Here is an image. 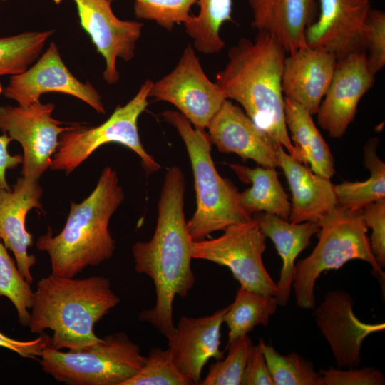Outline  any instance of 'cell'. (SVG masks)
<instances>
[{
  "mask_svg": "<svg viewBox=\"0 0 385 385\" xmlns=\"http://www.w3.org/2000/svg\"><path fill=\"white\" fill-rule=\"evenodd\" d=\"M319 224L317 245L309 255L295 264L292 287L299 308L314 309V286L322 272L337 270L351 260L368 262L384 283L385 274L371 252L362 210L337 205L323 215Z\"/></svg>",
  "mask_w": 385,
  "mask_h": 385,
  "instance_id": "8992f818",
  "label": "cell"
},
{
  "mask_svg": "<svg viewBox=\"0 0 385 385\" xmlns=\"http://www.w3.org/2000/svg\"><path fill=\"white\" fill-rule=\"evenodd\" d=\"M185 178L178 166L170 168L158 202V217L152 238L132 246L135 270L148 276L155 287V306L139 314L167 339L174 333L173 304L185 298L195 282L192 270V240L184 214Z\"/></svg>",
  "mask_w": 385,
  "mask_h": 385,
  "instance_id": "6da1fadb",
  "label": "cell"
},
{
  "mask_svg": "<svg viewBox=\"0 0 385 385\" xmlns=\"http://www.w3.org/2000/svg\"><path fill=\"white\" fill-rule=\"evenodd\" d=\"M199 11L184 24L192 39V46L200 53L211 55L220 52L225 43L220 34L222 26L232 21V0H197Z\"/></svg>",
  "mask_w": 385,
  "mask_h": 385,
  "instance_id": "83f0119b",
  "label": "cell"
},
{
  "mask_svg": "<svg viewBox=\"0 0 385 385\" xmlns=\"http://www.w3.org/2000/svg\"><path fill=\"white\" fill-rule=\"evenodd\" d=\"M152 84L151 81L146 80L135 96L125 105L117 106L102 124L88 128L75 123L71 129L61 133L50 168L68 175L99 147L116 143L134 151L148 173L159 170L160 164L143 148L138 128V118L148 105Z\"/></svg>",
  "mask_w": 385,
  "mask_h": 385,
  "instance_id": "ba28073f",
  "label": "cell"
},
{
  "mask_svg": "<svg viewBox=\"0 0 385 385\" xmlns=\"http://www.w3.org/2000/svg\"><path fill=\"white\" fill-rule=\"evenodd\" d=\"M223 231L217 238L193 242L192 258L225 266L241 287L275 296L277 284L262 260L266 236L255 220L233 225Z\"/></svg>",
  "mask_w": 385,
  "mask_h": 385,
  "instance_id": "9c48e42d",
  "label": "cell"
},
{
  "mask_svg": "<svg viewBox=\"0 0 385 385\" xmlns=\"http://www.w3.org/2000/svg\"><path fill=\"white\" fill-rule=\"evenodd\" d=\"M124 197L116 172L106 167L91 195L80 203L71 202L63 230L53 236L48 228L37 240V249L50 257L51 274L74 277L112 257L115 245L108 224Z\"/></svg>",
  "mask_w": 385,
  "mask_h": 385,
  "instance_id": "277c9868",
  "label": "cell"
},
{
  "mask_svg": "<svg viewBox=\"0 0 385 385\" xmlns=\"http://www.w3.org/2000/svg\"><path fill=\"white\" fill-rule=\"evenodd\" d=\"M354 303L345 291H330L315 311L317 327L327 341L339 369L358 366L364 340L385 329L384 322L368 324L357 318Z\"/></svg>",
  "mask_w": 385,
  "mask_h": 385,
  "instance_id": "9a60e30c",
  "label": "cell"
},
{
  "mask_svg": "<svg viewBox=\"0 0 385 385\" xmlns=\"http://www.w3.org/2000/svg\"><path fill=\"white\" fill-rule=\"evenodd\" d=\"M260 229L270 238L282 260L275 297L278 305L285 306L290 297L295 270V260L320 230L319 222L292 223L277 215L263 212L252 214Z\"/></svg>",
  "mask_w": 385,
  "mask_h": 385,
  "instance_id": "603a6c76",
  "label": "cell"
},
{
  "mask_svg": "<svg viewBox=\"0 0 385 385\" xmlns=\"http://www.w3.org/2000/svg\"><path fill=\"white\" fill-rule=\"evenodd\" d=\"M73 1L82 28L104 58V81L108 84L116 83L120 78L117 60L129 61L134 57L143 24L118 19L112 10L110 0Z\"/></svg>",
  "mask_w": 385,
  "mask_h": 385,
  "instance_id": "4fadbf2b",
  "label": "cell"
},
{
  "mask_svg": "<svg viewBox=\"0 0 385 385\" xmlns=\"http://www.w3.org/2000/svg\"><path fill=\"white\" fill-rule=\"evenodd\" d=\"M110 1L112 2V1H114V0H110Z\"/></svg>",
  "mask_w": 385,
  "mask_h": 385,
  "instance_id": "60d3db41",
  "label": "cell"
},
{
  "mask_svg": "<svg viewBox=\"0 0 385 385\" xmlns=\"http://www.w3.org/2000/svg\"><path fill=\"white\" fill-rule=\"evenodd\" d=\"M192 379L183 374L175 366L169 350L153 348L146 361L134 376L123 385H189Z\"/></svg>",
  "mask_w": 385,
  "mask_h": 385,
  "instance_id": "d6a6232c",
  "label": "cell"
},
{
  "mask_svg": "<svg viewBox=\"0 0 385 385\" xmlns=\"http://www.w3.org/2000/svg\"><path fill=\"white\" fill-rule=\"evenodd\" d=\"M254 344L247 334L235 340L225 349V359L211 364L202 385H242L244 373Z\"/></svg>",
  "mask_w": 385,
  "mask_h": 385,
  "instance_id": "1f68e13d",
  "label": "cell"
},
{
  "mask_svg": "<svg viewBox=\"0 0 385 385\" xmlns=\"http://www.w3.org/2000/svg\"><path fill=\"white\" fill-rule=\"evenodd\" d=\"M322 385H384L382 373L373 367L348 368L346 370L329 367L319 371Z\"/></svg>",
  "mask_w": 385,
  "mask_h": 385,
  "instance_id": "d590c367",
  "label": "cell"
},
{
  "mask_svg": "<svg viewBox=\"0 0 385 385\" xmlns=\"http://www.w3.org/2000/svg\"><path fill=\"white\" fill-rule=\"evenodd\" d=\"M229 306L198 318L182 316L173 334L168 339L173 362L194 384L201 382L203 367L210 358L223 359L220 351V329Z\"/></svg>",
  "mask_w": 385,
  "mask_h": 385,
  "instance_id": "ac0fdd59",
  "label": "cell"
},
{
  "mask_svg": "<svg viewBox=\"0 0 385 385\" xmlns=\"http://www.w3.org/2000/svg\"><path fill=\"white\" fill-rule=\"evenodd\" d=\"M242 385H274L260 343L254 345Z\"/></svg>",
  "mask_w": 385,
  "mask_h": 385,
  "instance_id": "74e56055",
  "label": "cell"
},
{
  "mask_svg": "<svg viewBox=\"0 0 385 385\" xmlns=\"http://www.w3.org/2000/svg\"><path fill=\"white\" fill-rule=\"evenodd\" d=\"M277 301L274 296L240 287L233 303L224 316L228 328L225 348L238 338L247 334L258 325L267 326L275 312Z\"/></svg>",
  "mask_w": 385,
  "mask_h": 385,
  "instance_id": "484cf974",
  "label": "cell"
},
{
  "mask_svg": "<svg viewBox=\"0 0 385 385\" xmlns=\"http://www.w3.org/2000/svg\"><path fill=\"white\" fill-rule=\"evenodd\" d=\"M274 385H322L312 362L297 353L282 355L260 338L259 342Z\"/></svg>",
  "mask_w": 385,
  "mask_h": 385,
  "instance_id": "f546056e",
  "label": "cell"
},
{
  "mask_svg": "<svg viewBox=\"0 0 385 385\" xmlns=\"http://www.w3.org/2000/svg\"><path fill=\"white\" fill-rule=\"evenodd\" d=\"M161 115L178 131L191 163L197 207L186 222L192 240L200 241L213 232L252 220V215L240 204L235 185L218 173L207 133L195 128L179 111L166 110Z\"/></svg>",
  "mask_w": 385,
  "mask_h": 385,
  "instance_id": "5b68a950",
  "label": "cell"
},
{
  "mask_svg": "<svg viewBox=\"0 0 385 385\" xmlns=\"http://www.w3.org/2000/svg\"><path fill=\"white\" fill-rule=\"evenodd\" d=\"M371 1L317 0L319 14L305 31L306 44L329 51L337 61L364 51L362 30Z\"/></svg>",
  "mask_w": 385,
  "mask_h": 385,
  "instance_id": "2e32d148",
  "label": "cell"
},
{
  "mask_svg": "<svg viewBox=\"0 0 385 385\" xmlns=\"http://www.w3.org/2000/svg\"><path fill=\"white\" fill-rule=\"evenodd\" d=\"M42 194L38 180L23 176L17 179L12 189L0 190V238L13 252L21 274L31 284L34 277L30 270L36 263V257L28 253L34 239L26 229V217L33 208L42 209Z\"/></svg>",
  "mask_w": 385,
  "mask_h": 385,
  "instance_id": "d6986e66",
  "label": "cell"
},
{
  "mask_svg": "<svg viewBox=\"0 0 385 385\" xmlns=\"http://www.w3.org/2000/svg\"><path fill=\"white\" fill-rule=\"evenodd\" d=\"M53 30L26 31L0 37V76L26 71L41 55Z\"/></svg>",
  "mask_w": 385,
  "mask_h": 385,
  "instance_id": "f1b7e54d",
  "label": "cell"
},
{
  "mask_svg": "<svg viewBox=\"0 0 385 385\" xmlns=\"http://www.w3.org/2000/svg\"><path fill=\"white\" fill-rule=\"evenodd\" d=\"M377 138H371L364 148V165L370 176L364 181H344L334 185L337 205L362 210L366 206L385 199V164L376 153Z\"/></svg>",
  "mask_w": 385,
  "mask_h": 385,
  "instance_id": "4316f807",
  "label": "cell"
},
{
  "mask_svg": "<svg viewBox=\"0 0 385 385\" xmlns=\"http://www.w3.org/2000/svg\"><path fill=\"white\" fill-rule=\"evenodd\" d=\"M48 92L74 96L97 113H106L99 93L90 82L83 83L71 73L54 42H51L33 66L11 76L4 94L19 106H28L40 101V96Z\"/></svg>",
  "mask_w": 385,
  "mask_h": 385,
  "instance_id": "7c38bea8",
  "label": "cell"
},
{
  "mask_svg": "<svg viewBox=\"0 0 385 385\" xmlns=\"http://www.w3.org/2000/svg\"><path fill=\"white\" fill-rule=\"evenodd\" d=\"M197 0H134V13L138 19L153 21L168 31L185 24Z\"/></svg>",
  "mask_w": 385,
  "mask_h": 385,
  "instance_id": "836d02e7",
  "label": "cell"
},
{
  "mask_svg": "<svg viewBox=\"0 0 385 385\" xmlns=\"http://www.w3.org/2000/svg\"><path fill=\"white\" fill-rule=\"evenodd\" d=\"M51 337L46 333L30 341H19L10 338L0 332V346L9 349L26 357H40L43 350L50 346Z\"/></svg>",
  "mask_w": 385,
  "mask_h": 385,
  "instance_id": "f35d334b",
  "label": "cell"
},
{
  "mask_svg": "<svg viewBox=\"0 0 385 385\" xmlns=\"http://www.w3.org/2000/svg\"><path fill=\"white\" fill-rule=\"evenodd\" d=\"M337 60L322 47L307 45L286 56L282 87L284 98L316 114L331 83Z\"/></svg>",
  "mask_w": 385,
  "mask_h": 385,
  "instance_id": "ffe728a7",
  "label": "cell"
},
{
  "mask_svg": "<svg viewBox=\"0 0 385 385\" xmlns=\"http://www.w3.org/2000/svg\"><path fill=\"white\" fill-rule=\"evenodd\" d=\"M362 43L366 62L373 75L385 66V14L371 9L365 19L362 30Z\"/></svg>",
  "mask_w": 385,
  "mask_h": 385,
  "instance_id": "e575fe53",
  "label": "cell"
},
{
  "mask_svg": "<svg viewBox=\"0 0 385 385\" xmlns=\"http://www.w3.org/2000/svg\"><path fill=\"white\" fill-rule=\"evenodd\" d=\"M366 226L371 229L369 240L371 252L381 269L385 267V199L362 209Z\"/></svg>",
  "mask_w": 385,
  "mask_h": 385,
  "instance_id": "8d00e7d4",
  "label": "cell"
},
{
  "mask_svg": "<svg viewBox=\"0 0 385 385\" xmlns=\"http://www.w3.org/2000/svg\"><path fill=\"white\" fill-rule=\"evenodd\" d=\"M312 115L299 104L284 98L285 123L298 161L309 164L315 173L331 178L335 171L334 158Z\"/></svg>",
  "mask_w": 385,
  "mask_h": 385,
  "instance_id": "cb8c5ba5",
  "label": "cell"
},
{
  "mask_svg": "<svg viewBox=\"0 0 385 385\" xmlns=\"http://www.w3.org/2000/svg\"><path fill=\"white\" fill-rule=\"evenodd\" d=\"M149 98L173 104L195 128L205 130L227 99L205 73L191 44L170 73L153 82Z\"/></svg>",
  "mask_w": 385,
  "mask_h": 385,
  "instance_id": "30bf717a",
  "label": "cell"
},
{
  "mask_svg": "<svg viewBox=\"0 0 385 385\" xmlns=\"http://www.w3.org/2000/svg\"><path fill=\"white\" fill-rule=\"evenodd\" d=\"M228 166L250 188L239 192L242 207L250 215L263 212L289 220L291 203L278 178L275 168H249L237 163Z\"/></svg>",
  "mask_w": 385,
  "mask_h": 385,
  "instance_id": "d4e9b609",
  "label": "cell"
},
{
  "mask_svg": "<svg viewBox=\"0 0 385 385\" xmlns=\"http://www.w3.org/2000/svg\"><path fill=\"white\" fill-rule=\"evenodd\" d=\"M207 129L211 144L220 153H235L262 167H278L280 145L258 128L242 108L226 99Z\"/></svg>",
  "mask_w": 385,
  "mask_h": 385,
  "instance_id": "e0dca14e",
  "label": "cell"
},
{
  "mask_svg": "<svg viewBox=\"0 0 385 385\" xmlns=\"http://www.w3.org/2000/svg\"><path fill=\"white\" fill-rule=\"evenodd\" d=\"M53 103L40 101L28 106H0V130L23 148L21 175L38 180L51 167L52 155L56 153L59 136L75 123L63 126L64 123L51 115Z\"/></svg>",
  "mask_w": 385,
  "mask_h": 385,
  "instance_id": "8fae6325",
  "label": "cell"
},
{
  "mask_svg": "<svg viewBox=\"0 0 385 385\" xmlns=\"http://www.w3.org/2000/svg\"><path fill=\"white\" fill-rule=\"evenodd\" d=\"M277 156L278 167L283 170L292 192L289 222H319L337 206L331 178L313 172L290 155L281 145L278 146Z\"/></svg>",
  "mask_w": 385,
  "mask_h": 385,
  "instance_id": "44dd1931",
  "label": "cell"
},
{
  "mask_svg": "<svg viewBox=\"0 0 385 385\" xmlns=\"http://www.w3.org/2000/svg\"><path fill=\"white\" fill-rule=\"evenodd\" d=\"M0 296L7 297L14 305L22 326H28L33 303L31 283L19 272L16 263L0 242Z\"/></svg>",
  "mask_w": 385,
  "mask_h": 385,
  "instance_id": "4dcf8cb0",
  "label": "cell"
},
{
  "mask_svg": "<svg viewBox=\"0 0 385 385\" xmlns=\"http://www.w3.org/2000/svg\"><path fill=\"white\" fill-rule=\"evenodd\" d=\"M286 51L270 34L257 31L241 38L227 53L216 84L228 100L237 102L255 125L298 160L284 120L282 77Z\"/></svg>",
  "mask_w": 385,
  "mask_h": 385,
  "instance_id": "7a4b0ae2",
  "label": "cell"
},
{
  "mask_svg": "<svg viewBox=\"0 0 385 385\" xmlns=\"http://www.w3.org/2000/svg\"><path fill=\"white\" fill-rule=\"evenodd\" d=\"M375 81L364 51L337 61L328 89L319 105L317 123L332 138L342 137L354 120L358 104Z\"/></svg>",
  "mask_w": 385,
  "mask_h": 385,
  "instance_id": "5bb4252c",
  "label": "cell"
},
{
  "mask_svg": "<svg viewBox=\"0 0 385 385\" xmlns=\"http://www.w3.org/2000/svg\"><path fill=\"white\" fill-rule=\"evenodd\" d=\"M39 358L46 373L71 385H123L146 361L140 346L123 332L68 351L48 346Z\"/></svg>",
  "mask_w": 385,
  "mask_h": 385,
  "instance_id": "52a82bcc",
  "label": "cell"
},
{
  "mask_svg": "<svg viewBox=\"0 0 385 385\" xmlns=\"http://www.w3.org/2000/svg\"><path fill=\"white\" fill-rule=\"evenodd\" d=\"M119 302L103 276L73 279L51 274L37 283L28 327L36 334L51 330L53 349H80L101 340L94 325Z\"/></svg>",
  "mask_w": 385,
  "mask_h": 385,
  "instance_id": "3957f363",
  "label": "cell"
},
{
  "mask_svg": "<svg viewBox=\"0 0 385 385\" xmlns=\"http://www.w3.org/2000/svg\"><path fill=\"white\" fill-rule=\"evenodd\" d=\"M11 141L12 139L6 134L0 135V190L11 189L6 179V171L15 168L23 162V155H11L9 153L8 146Z\"/></svg>",
  "mask_w": 385,
  "mask_h": 385,
  "instance_id": "ab89813d",
  "label": "cell"
},
{
  "mask_svg": "<svg viewBox=\"0 0 385 385\" xmlns=\"http://www.w3.org/2000/svg\"><path fill=\"white\" fill-rule=\"evenodd\" d=\"M251 26L274 36L289 53L306 46L305 31L313 21L317 0H248Z\"/></svg>",
  "mask_w": 385,
  "mask_h": 385,
  "instance_id": "7402d4cb",
  "label": "cell"
}]
</instances>
